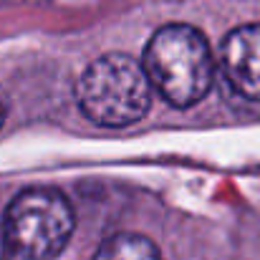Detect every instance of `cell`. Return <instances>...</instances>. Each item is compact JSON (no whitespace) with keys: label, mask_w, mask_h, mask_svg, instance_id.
Masks as SVG:
<instances>
[{"label":"cell","mask_w":260,"mask_h":260,"mask_svg":"<svg viewBox=\"0 0 260 260\" xmlns=\"http://www.w3.org/2000/svg\"><path fill=\"white\" fill-rule=\"evenodd\" d=\"M142 66L152 88L177 109L202 101L215 81V56L207 38L184 23H170L149 38Z\"/></svg>","instance_id":"obj_1"},{"label":"cell","mask_w":260,"mask_h":260,"mask_svg":"<svg viewBox=\"0 0 260 260\" xmlns=\"http://www.w3.org/2000/svg\"><path fill=\"white\" fill-rule=\"evenodd\" d=\"M152 93L144 66L124 53H106L91 61L74 86L81 114L106 129L139 121L152 106Z\"/></svg>","instance_id":"obj_2"},{"label":"cell","mask_w":260,"mask_h":260,"mask_svg":"<svg viewBox=\"0 0 260 260\" xmlns=\"http://www.w3.org/2000/svg\"><path fill=\"white\" fill-rule=\"evenodd\" d=\"M74 225V210L58 189H23L3 217L5 260H53L69 245Z\"/></svg>","instance_id":"obj_3"},{"label":"cell","mask_w":260,"mask_h":260,"mask_svg":"<svg viewBox=\"0 0 260 260\" xmlns=\"http://www.w3.org/2000/svg\"><path fill=\"white\" fill-rule=\"evenodd\" d=\"M220 66L228 86L243 101L260 106V23L240 25L228 33Z\"/></svg>","instance_id":"obj_4"},{"label":"cell","mask_w":260,"mask_h":260,"mask_svg":"<svg viewBox=\"0 0 260 260\" xmlns=\"http://www.w3.org/2000/svg\"><path fill=\"white\" fill-rule=\"evenodd\" d=\"M93 260H159V250L144 235L119 233L96 250Z\"/></svg>","instance_id":"obj_5"},{"label":"cell","mask_w":260,"mask_h":260,"mask_svg":"<svg viewBox=\"0 0 260 260\" xmlns=\"http://www.w3.org/2000/svg\"><path fill=\"white\" fill-rule=\"evenodd\" d=\"M5 114H8V101H5V93H3V88H0V126H3V121H5Z\"/></svg>","instance_id":"obj_6"}]
</instances>
